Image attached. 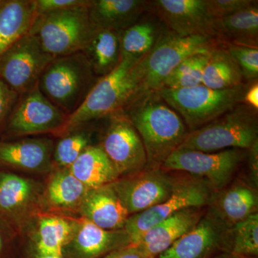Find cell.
I'll return each mask as SVG.
<instances>
[{
    "mask_svg": "<svg viewBox=\"0 0 258 258\" xmlns=\"http://www.w3.org/2000/svg\"><path fill=\"white\" fill-rule=\"evenodd\" d=\"M122 110L143 142L147 169L162 168L189 132L184 120L157 91L134 96Z\"/></svg>",
    "mask_w": 258,
    "mask_h": 258,
    "instance_id": "obj_1",
    "label": "cell"
},
{
    "mask_svg": "<svg viewBox=\"0 0 258 258\" xmlns=\"http://www.w3.org/2000/svg\"><path fill=\"white\" fill-rule=\"evenodd\" d=\"M139 60L121 57L109 74L98 79L82 105L69 116L60 135L123 109L137 93L139 84L137 64Z\"/></svg>",
    "mask_w": 258,
    "mask_h": 258,
    "instance_id": "obj_2",
    "label": "cell"
},
{
    "mask_svg": "<svg viewBox=\"0 0 258 258\" xmlns=\"http://www.w3.org/2000/svg\"><path fill=\"white\" fill-rule=\"evenodd\" d=\"M98 79L86 56L80 52L55 57L42 72L37 87L70 116L82 105Z\"/></svg>",
    "mask_w": 258,
    "mask_h": 258,
    "instance_id": "obj_3",
    "label": "cell"
},
{
    "mask_svg": "<svg viewBox=\"0 0 258 258\" xmlns=\"http://www.w3.org/2000/svg\"><path fill=\"white\" fill-rule=\"evenodd\" d=\"M217 40L206 35L182 37L167 29L163 30L152 50L137 62L139 84L134 96L160 90L166 78L183 60L213 50Z\"/></svg>",
    "mask_w": 258,
    "mask_h": 258,
    "instance_id": "obj_4",
    "label": "cell"
},
{
    "mask_svg": "<svg viewBox=\"0 0 258 258\" xmlns=\"http://www.w3.org/2000/svg\"><path fill=\"white\" fill-rule=\"evenodd\" d=\"M257 140V112L240 103L208 124L188 132L178 149L203 152L248 150Z\"/></svg>",
    "mask_w": 258,
    "mask_h": 258,
    "instance_id": "obj_5",
    "label": "cell"
},
{
    "mask_svg": "<svg viewBox=\"0 0 258 258\" xmlns=\"http://www.w3.org/2000/svg\"><path fill=\"white\" fill-rule=\"evenodd\" d=\"M88 6L36 15L29 34L53 57L83 52L94 30Z\"/></svg>",
    "mask_w": 258,
    "mask_h": 258,
    "instance_id": "obj_6",
    "label": "cell"
},
{
    "mask_svg": "<svg viewBox=\"0 0 258 258\" xmlns=\"http://www.w3.org/2000/svg\"><path fill=\"white\" fill-rule=\"evenodd\" d=\"M244 84L225 90H214L203 84L192 88L157 91L191 131L208 124L240 104L245 93Z\"/></svg>",
    "mask_w": 258,
    "mask_h": 258,
    "instance_id": "obj_7",
    "label": "cell"
},
{
    "mask_svg": "<svg viewBox=\"0 0 258 258\" xmlns=\"http://www.w3.org/2000/svg\"><path fill=\"white\" fill-rule=\"evenodd\" d=\"M215 191L203 180L191 176H175L172 192L162 203L131 215L124 230L132 244L138 242L148 230L176 212L191 208H207Z\"/></svg>",
    "mask_w": 258,
    "mask_h": 258,
    "instance_id": "obj_8",
    "label": "cell"
},
{
    "mask_svg": "<svg viewBox=\"0 0 258 258\" xmlns=\"http://www.w3.org/2000/svg\"><path fill=\"white\" fill-rule=\"evenodd\" d=\"M244 156V150L240 149L217 152L177 149L166 159L162 169L184 172L203 180L217 192L232 181Z\"/></svg>",
    "mask_w": 258,
    "mask_h": 258,
    "instance_id": "obj_9",
    "label": "cell"
},
{
    "mask_svg": "<svg viewBox=\"0 0 258 258\" xmlns=\"http://www.w3.org/2000/svg\"><path fill=\"white\" fill-rule=\"evenodd\" d=\"M69 119L38 87L20 95L2 134L6 138L52 133L60 135Z\"/></svg>",
    "mask_w": 258,
    "mask_h": 258,
    "instance_id": "obj_10",
    "label": "cell"
},
{
    "mask_svg": "<svg viewBox=\"0 0 258 258\" xmlns=\"http://www.w3.org/2000/svg\"><path fill=\"white\" fill-rule=\"evenodd\" d=\"M105 119L107 125L98 145L119 177L133 175L147 169L143 142L124 111L115 112Z\"/></svg>",
    "mask_w": 258,
    "mask_h": 258,
    "instance_id": "obj_11",
    "label": "cell"
},
{
    "mask_svg": "<svg viewBox=\"0 0 258 258\" xmlns=\"http://www.w3.org/2000/svg\"><path fill=\"white\" fill-rule=\"evenodd\" d=\"M54 58L28 33L0 57V77L19 95L23 94L37 87L42 72Z\"/></svg>",
    "mask_w": 258,
    "mask_h": 258,
    "instance_id": "obj_12",
    "label": "cell"
},
{
    "mask_svg": "<svg viewBox=\"0 0 258 258\" xmlns=\"http://www.w3.org/2000/svg\"><path fill=\"white\" fill-rule=\"evenodd\" d=\"M175 176L162 168L146 169L111 183L129 216L159 205L172 192Z\"/></svg>",
    "mask_w": 258,
    "mask_h": 258,
    "instance_id": "obj_13",
    "label": "cell"
},
{
    "mask_svg": "<svg viewBox=\"0 0 258 258\" xmlns=\"http://www.w3.org/2000/svg\"><path fill=\"white\" fill-rule=\"evenodd\" d=\"M147 11L179 36L220 38L215 20L209 14L205 0H154L148 2Z\"/></svg>",
    "mask_w": 258,
    "mask_h": 258,
    "instance_id": "obj_14",
    "label": "cell"
},
{
    "mask_svg": "<svg viewBox=\"0 0 258 258\" xmlns=\"http://www.w3.org/2000/svg\"><path fill=\"white\" fill-rule=\"evenodd\" d=\"M227 227L207 210L198 225L157 258H214L227 252Z\"/></svg>",
    "mask_w": 258,
    "mask_h": 258,
    "instance_id": "obj_15",
    "label": "cell"
},
{
    "mask_svg": "<svg viewBox=\"0 0 258 258\" xmlns=\"http://www.w3.org/2000/svg\"><path fill=\"white\" fill-rule=\"evenodd\" d=\"M62 251V258H101L131 243L124 229L106 230L83 217Z\"/></svg>",
    "mask_w": 258,
    "mask_h": 258,
    "instance_id": "obj_16",
    "label": "cell"
},
{
    "mask_svg": "<svg viewBox=\"0 0 258 258\" xmlns=\"http://www.w3.org/2000/svg\"><path fill=\"white\" fill-rule=\"evenodd\" d=\"M207 210L227 228L258 212L257 189L237 179L214 193Z\"/></svg>",
    "mask_w": 258,
    "mask_h": 258,
    "instance_id": "obj_17",
    "label": "cell"
},
{
    "mask_svg": "<svg viewBox=\"0 0 258 258\" xmlns=\"http://www.w3.org/2000/svg\"><path fill=\"white\" fill-rule=\"evenodd\" d=\"M207 211V208L184 209L157 224L134 244L146 256L157 258L181 236L192 230Z\"/></svg>",
    "mask_w": 258,
    "mask_h": 258,
    "instance_id": "obj_18",
    "label": "cell"
},
{
    "mask_svg": "<svg viewBox=\"0 0 258 258\" xmlns=\"http://www.w3.org/2000/svg\"><path fill=\"white\" fill-rule=\"evenodd\" d=\"M54 144L47 138L0 141V166L30 172H45L53 165Z\"/></svg>",
    "mask_w": 258,
    "mask_h": 258,
    "instance_id": "obj_19",
    "label": "cell"
},
{
    "mask_svg": "<svg viewBox=\"0 0 258 258\" xmlns=\"http://www.w3.org/2000/svg\"><path fill=\"white\" fill-rule=\"evenodd\" d=\"M80 205L84 218L106 230H122L129 217L111 184L88 190Z\"/></svg>",
    "mask_w": 258,
    "mask_h": 258,
    "instance_id": "obj_20",
    "label": "cell"
},
{
    "mask_svg": "<svg viewBox=\"0 0 258 258\" xmlns=\"http://www.w3.org/2000/svg\"><path fill=\"white\" fill-rule=\"evenodd\" d=\"M147 5L144 0H91L90 20L93 28L121 32L142 18Z\"/></svg>",
    "mask_w": 258,
    "mask_h": 258,
    "instance_id": "obj_21",
    "label": "cell"
},
{
    "mask_svg": "<svg viewBox=\"0 0 258 258\" xmlns=\"http://www.w3.org/2000/svg\"><path fill=\"white\" fill-rule=\"evenodd\" d=\"M35 17L34 0H0V57L29 33Z\"/></svg>",
    "mask_w": 258,
    "mask_h": 258,
    "instance_id": "obj_22",
    "label": "cell"
},
{
    "mask_svg": "<svg viewBox=\"0 0 258 258\" xmlns=\"http://www.w3.org/2000/svg\"><path fill=\"white\" fill-rule=\"evenodd\" d=\"M69 169L88 189L111 184L120 178L98 144L85 149Z\"/></svg>",
    "mask_w": 258,
    "mask_h": 258,
    "instance_id": "obj_23",
    "label": "cell"
},
{
    "mask_svg": "<svg viewBox=\"0 0 258 258\" xmlns=\"http://www.w3.org/2000/svg\"><path fill=\"white\" fill-rule=\"evenodd\" d=\"M120 32L94 28L83 53L98 79L109 74L121 60Z\"/></svg>",
    "mask_w": 258,
    "mask_h": 258,
    "instance_id": "obj_24",
    "label": "cell"
},
{
    "mask_svg": "<svg viewBox=\"0 0 258 258\" xmlns=\"http://www.w3.org/2000/svg\"><path fill=\"white\" fill-rule=\"evenodd\" d=\"M163 24L156 17L141 18L132 26L120 32L121 57L140 60L156 45L164 28Z\"/></svg>",
    "mask_w": 258,
    "mask_h": 258,
    "instance_id": "obj_25",
    "label": "cell"
},
{
    "mask_svg": "<svg viewBox=\"0 0 258 258\" xmlns=\"http://www.w3.org/2000/svg\"><path fill=\"white\" fill-rule=\"evenodd\" d=\"M220 37L230 40V44L257 47V1L235 14L215 20Z\"/></svg>",
    "mask_w": 258,
    "mask_h": 258,
    "instance_id": "obj_26",
    "label": "cell"
},
{
    "mask_svg": "<svg viewBox=\"0 0 258 258\" xmlns=\"http://www.w3.org/2000/svg\"><path fill=\"white\" fill-rule=\"evenodd\" d=\"M243 79L240 67L227 47L217 46L211 51L203 71V86L214 90L230 89L243 84Z\"/></svg>",
    "mask_w": 258,
    "mask_h": 258,
    "instance_id": "obj_27",
    "label": "cell"
},
{
    "mask_svg": "<svg viewBox=\"0 0 258 258\" xmlns=\"http://www.w3.org/2000/svg\"><path fill=\"white\" fill-rule=\"evenodd\" d=\"M88 190L69 168H64L52 176L47 194L49 200L54 206L70 208L80 205Z\"/></svg>",
    "mask_w": 258,
    "mask_h": 258,
    "instance_id": "obj_28",
    "label": "cell"
},
{
    "mask_svg": "<svg viewBox=\"0 0 258 258\" xmlns=\"http://www.w3.org/2000/svg\"><path fill=\"white\" fill-rule=\"evenodd\" d=\"M228 253L243 258L258 257V212L229 227Z\"/></svg>",
    "mask_w": 258,
    "mask_h": 258,
    "instance_id": "obj_29",
    "label": "cell"
},
{
    "mask_svg": "<svg viewBox=\"0 0 258 258\" xmlns=\"http://www.w3.org/2000/svg\"><path fill=\"white\" fill-rule=\"evenodd\" d=\"M90 125H83L62 134L54 146L53 164L61 169L69 168L85 149L93 145V129Z\"/></svg>",
    "mask_w": 258,
    "mask_h": 258,
    "instance_id": "obj_30",
    "label": "cell"
},
{
    "mask_svg": "<svg viewBox=\"0 0 258 258\" xmlns=\"http://www.w3.org/2000/svg\"><path fill=\"white\" fill-rule=\"evenodd\" d=\"M73 233V226L64 219L55 217L42 219L39 226L37 253L62 257V249Z\"/></svg>",
    "mask_w": 258,
    "mask_h": 258,
    "instance_id": "obj_31",
    "label": "cell"
},
{
    "mask_svg": "<svg viewBox=\"0 0 258 258\" xmlns=\"http://www.w3.org/2000/svg\"><path fill=\"white\" fill-rule=\"evenodd\" d=\"M211 51L196 53L185 59L166 78L161 88L179 89L202 85L204 69Z\"/></svg>",
    "mask_w": 258,
    "mask_h": 258,
    "instance_id": "obj_32",
    "label": "cell"
},
{
    "mask_svg": "<svg viewBox=\"0 0 258 258\" xmlns=\"http://www.w3.org/2000/svg\"><path fill=\"white\" fill-rule=\"evenodd\" d=\"M33 193L30 180L12 173L0 174V210L13 212L28 203Z\"/></svg>",
    "mask_w": 258,
    "mask_h": 258,
    "instance_id": "obj_33",
    "label": "cell"
},
{
    "mask_svg": "<svg viewBox=\"0 0 258 258\" xmlns=\"http://www.w3.org/2000/svg\"><path fill=\"white\" fill-rule=\"evenodd\" d=\"M227 49L240 67L243 79L249 81H257L258 47L230 43Z\"/></svg>",
    "mask_w": 258,
    "mask_h": 258,
    "instance_id": "obj_34",
    "label": "cell"
},
{
    "mask_svg": "<svg viewBox=\"0 0 258 258\" xmlns=\"http://www.w3.org/2000/svg\"><path fill=\"white\" fill-rule=\"evenodd\" d=\"M252 0H205L207 10L214 20L230 16L253 4Z\"/></svg>",
    "mask_w": 258,
    "mask_h": 258,
    "instance_id": "obj_35",
    "label": "cell"
},
{
    "mask_svg": "<svg viewBox=\"0 0 258 258\" xmlns=\"http://www.w3.org/2000/svg\"><path fill=\"white\" fill-rule=\"evenodd\" d=\"M20 95L0 77V133L18 101Z\"/></svg>",
    "mask_w": 258,
    "mask_h": 258,
    "instance_id": "obj_36",
    "label": "cell"
},
{
    "mask_svg": "<svg viewBox=\"0 0 258 258\" xmlns=\"http://www.w3.org/2000/svg\"><path fill=\"white\" fill-rule=\"evenodd\" d=\"M37 15L88 6L91 0H34Z\"/></svg>",
    "mask_w": 258,
    "mask_h": 258,
    "instance_id": "obj_37",
    "label": "cell"
},
{
    "mask_svg": "<svg viewBox=\"0 0 258 258\" xmlns=\"http://www.w3.org/2000/svg\"><path fill=\"white\" fill-rule=\"evenodd\" d=\"M249 182L254 187L258 186V140L248 149Z\"/></svg>",
    "mask_w": 258,
    "mask_h": 258,
    "instance_id": "obj_38",
    "label": "cell"
},
{
    "mask_svg": "<svg viewBox=\"0 0 258 258\" xmlns=\"http://www.w3.org/2000/svg\"><path fill=\"white\" fill-rule=\"evenodd\" d=\"M101 258H152L142 253L134 244H129L110 252Z\"/></svg>",
    "mask_w": 258,
    "mask_h": 258,
    "instance_id": "obj_39",
    "label": "cell"
},
{
    "mask_svg": "<svg viewBox=\"0 0 258 258\" xmlns=\"http://www.w3.org/2000/svg\"><path fill=\"white\" fill-rule=\"evenodd\" d=\"M242 103L257 111L258 108V84L257 81L250 87L247 88L244 93Z\"/></svg>",
    "mask_w": 258,
    "mask_h": 258,
    "instance_id": "obj_40",
    "label": "cell"
},
{
    "mask_svg": "<svg viewBox=\"0 0 258 258\" xmlns=\"http://www.w3.org/2000/svg\"><path fill=\"white\" fill-rule=\"evenodd\" d=\"M214 258H243L240 257H237V256L233 255V254L230 253H227V252H222V253H220L217 254V256H215Z\"/></svg>",
    "mask_w": 258,
    "mask_h": 258,
    "instance_id": "obj_41",
    "label": "cell"
},
{
    "mask_svg": "<svg viewBox=\"0 0 258 258\" xmlns=\"http://www.w3.org/2000/svg\"><path fill=\"white\" fill-rule=\"evenodd\" d=\"M35 258H62L61 256L55 255V254H44L36 253Z\"/></svg>",
    "mask_w": 258,
    "mask_h": 258,
    "instance_id": "obj_42",
    "label": "cell"
},
{
    "mask_svg": "<svg viewBox=\"0 0 258 258\" xmlns=\"http://www.w3.org/2000/svg\"><path fill=\"white\" fill-rule=\"evenodd\" d=\"M3 250V240L2 238V236L0 235V255H1L2 252Z\"/></svg>",
    "mask_w": 258,
    "mask_h": 258,
    "instance_id": "obj_43",
    "label": "cell"
}]
</instances>
